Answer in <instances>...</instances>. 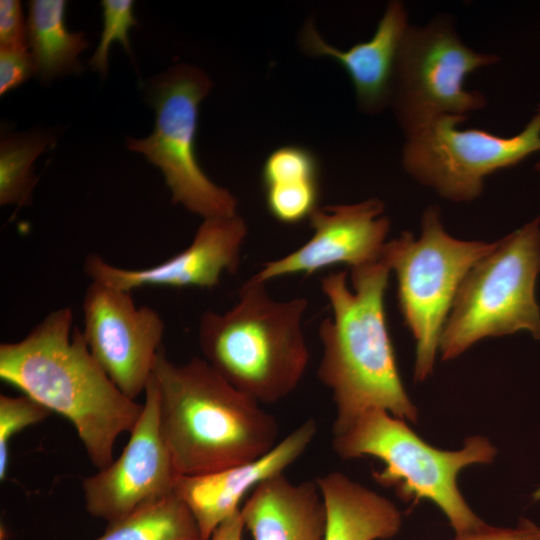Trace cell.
<instances>
[{"label": "cell", "mask_w": 540, "mask_h": 540, "mask_svg": "<svg viewBox=\"0 0 540 540\" xmlns=\"http://www.w3.org/2000/svg\"><path fill=\"white\" fill-rule=\"evenodd\" d=\"M454 540H540V526L528 519H521L516 527L487 525L479 531L458 535Z\"/></svg>", "instance_id": "4316f807"}, {"label": "cell", "mask_w": 540, "mask_h": 540, "mask_svg": "<svg viewBox=\"0 0 540 540\" xmlns=\"http://www.w3.org/2000/svg\"><path fill=\"white\" fill-rule=\"evenodd\" d=\"M498 60L465 45L447 14L410 25L397 55L389 104L405 135L439 117L482 109L486 98L467 90L466 78Z\"/></svg>", "instance_id": "9c48e42d"}, {"label": "cell", "mask_w": 540, "mask_h": 540, "mask_svg": "<svg viewBox=\"0 0 540 540\" xmlns=\"http://www.w3.org/2000/svg\"><path fill=\"white\" fill-rule=\"evenodd\" d=\"M409 26L405 5L391 1L368 41L341 50L327 43L314 23L308 21L300 43L307 54L338 62L351 79L358 107L365 113L376 114L390 104L395 63Z\"/></svg>", "instance_id": "2e32d148"}, {"label": "cell", "mask_w": 540, "mask_h": 540, "mask_svg": "<svg viewBox=\"0 0 540 540\" xmlns=\"http://www.w3.org/2000/svg\"><path fill=\"white\" fill-rule=\"evenodd\" d=\"M66 6L64 0H31L28 3L27 42L36 75L43 83L82 71L79 55L89 47V42L84 32H71L66 27Z\"/></svg>", "instance_id": "ffe728a7"}, {"label": "cell", "mask_w": 540, "mask_h": 540, "mask_svg": "<svg viewBox=\"0 0 540 540\" xmlns=\"http://www.w3.org/2000/svg\"><path fill=\"white\" fill-rule=\"evenodd\" d=\"M350 272L351 289L346 271L321 279L332 316L319 326L322 356L317 376L331 391L336 407L332 434L372 408L416 423L418 412L400 378L386 322L391 269L385 253Z\"/></svg>", "instance_id": "7a4b0ae2"}, {"label": "cell", "mask_w": 540, "mask_h": 540, "mask_svg": "<svg viewBox=\"0 0 540 540\" xmlns=\"http://www.w3.org/2000/svg\"><path fill=\"white\" fill-rule=\"evenodd\" d=\"M82 334L113 383L135 400L145 392L165 333L161 315L137 306L132 292L90 282L82 301Z\"/></svg>", "instance_id": "8fae6325"}, {"label": "cell", "mask_w": 540, "mask_h": 540, "mask_svg": "<svg viewBox=\"0 0 540 540\" xmlns=\"http://www.w3.org/2000/svg\"><path fill=\"white\" fill-rule=\"evenodd\" d=\"M247 233L246 222L238 214L206 218L187 248L154 266L123 268L91 253L83 269L92 282L131 292L142 287L213 289L224 273L238 271Z\"/></svg>", "instance_id": "4fadbf2b"}, {"label": "cell", "mask_w": 540, "mask_h": 540, "mask_svg": "<svg viewBox=\"0 0 540 540\" xmlns=\"http://www.w3.org/2000/svg\"><path fill=\"white\" fill-rule=\"evenodd\" d=\"M240 511L253 540H325L327 512L316 480L272 476L253 489Z\"/></svg>", "instance_id": "e0dca14e"}, {"label": "cell", "mask_w": 540, "mask_h": 540, "mask_svg": "<svg viewBox=\"0 0 540 540\" xmlns=\"http://www.w3.org/2000/svg\"><path fill=\"white\" fill-rule=\"evenodd\" d=\"M384 211V203L377 198L318 208L309 218L311 238L284 257L264 262L251 278L267 283L333 265L346 264L352 269L379 260L390 229Z\"/></svg>", "instance_id": "5bb4252c"}, {"label": "cell", "mask_w": 540, "mask_h": 540, "mask_svg": "<svg viewBox=\"0 0 540 540\" xmlns=\"http://www.w3.org/2000/svg\"><path fill=\"white\" fill-rule=\"evenodd\" d=\"M265 202L270 215L283 224L309 219L319 208V169L314 154L301 146H283L262 167Z\"/></svg>", "instance_id": "d6986e66"}, {"label": "cell", "mask_w": 540, "mask_h": 540, "mask_svg": "<svg viewBox=\"0 0 540 540\" xmlns=\"http://www.w3.org/2000/svg\"><path fill=\"white\" fill-rule=\"evenodd\" d=\"M536 168H537L538 170H540V161L538 162Z\"/></svg>", "instance_id": "f546056e"}, {"label": "cell", "mask_w": 540, "mask_h": 540, "mask_svg": "<svg viewBox=\"0 0 540 540\" xmlns=\"http://www.w3.org/2000/svg\"><path fill=\"white\" fill-rule=\"evenodd\" d=\"M212 82L192 65L176 64L147 85V100L155 111L152 133L130 138L127 147L158 167L172 201L203 219L237 215L238 200L215 184L197 160L195 140L199 105Z\"/></svg>", "instance_id": "ba28073f"}, {"label": "cell", "mask_w": 540, "mask_h": 540, "mask_svg": "<svg viewBox=\"0 0 540 540\" xmlns=\"http://www.w3.org/2000/svg\"><path fill=\"white\" fill-rule=\"evenodd\" d=\"M95 540H202L187 505L174 492L108 523Z\"/></svg>", "instance_id": "44dd1931"}, {"label": "cell", "mask_w": 540, "mask_h": 540, "mask_svg": "<svg viewBox=\"0 0 540 540\" xmlns=\"http://www.w3.org/2000/svg\"><path fill=\"white\" fill-rule=\"evenodd\" d=\"M141 415L117 459L82 480L87 512L108 523L174 492L178 478L159 420V395L153 377L144 392Z\"/></svg>", "instance_id": "7c38bea8"}, {"label": "cell", "mask_w": 540, "mask_h": 540, "mask_svg": "<svg viewBox=\"0 0 540 540\" xmlns=\"http://www.w3.org/2000/svg\"><path fill=\"white\" fill-rule=\"evenodd\" d=\"M494 246L495 242L454 238L434 206L424 211L418 238L405 231L387 241L384 253L396 276L399 308L416 343V381L432 374L440 337L460 285Z\"/></svg>", "instance_id": "52a82bcc"}, {"label": "cell", "mask_w": 540, "mask_h": 540, "mask_svg": "<svg viewBox=\"0 0 540 540\" xmlns=\"http://www.w3.org/2000/svg\"><path fill=\"white\" fill-rule=\"evenodd\" d=\"M36 74L28 45L0 47V95L19 87Z\"/></svg>", "instance_id": "d4e9b609"}, {"label": "cell", "mask_w": 540, "mask_h": 540, "mask_svg": "<svg viewBox=\"0 0 540 540\" xmlns=\"http://www.w3.org/2000/svg\"><path fill=\"white\" fill-rule=\"evenodd\" d=\"M28 45L27 21L18 0L0 1V47Z\"/></svg>", "instance_id": "484cf974"}, {"label": "cell", "mask_w": 540, "mask_h": 540, "mask_svg": "<svg viewBox=\"0 0 540 540\" xmlns=\"http://www.w3.org/2000/svg\"><path fill=\"white\" fill-rule=\"evenodd\" d=\"M318 432L314 419H307L264 455L217 472L180 476L174 493L193 514L202 540L239 510L242 499L266 479L284 473L308 449Z\"/></svg>", "instance_id": "9a60e30c"}, {"label": "cell", "mask_w": 540, "mask_h": 540, "mask_svg": "<svg viewBox=\"0 0 540 540\" xmlns=\"http://www.w3.org/2000/svg\"><path fill=\"white\" fill-rule=\"evenodd\" d=\"M535 496H536V498H538V499L540 498V489H539V491L536 493Z\"/></svg>", "instance_id": "f1b7e54d"}, {"label": "cell", "mask_w": 540, "mask_h": 540, "mask_svg": "<svg viewBox=\"0 0 540 540\" xmlns=\"http://www.w3.org/2000/svg\"><path fill=\"white\" fill-rule=\"evenodd\" d=\"M307 307L306 298L276 300L266 283L249 278L229 310L202 314L203 358L260 404L276 403L297 388L310 360L302 329Z\"/></svg>", "instance_id": "277c9868"}, {"label": "cell", "mask_w": 540, "mask_h": 540, "mask_svg": "<svg viewBox=\"0 0 540 540\" xmlns=\"http://www.w3.org/2000/svg\"><path fill=\"white\" fill-rule=\"evenodd\" d=\"M332 446L342 459L372 456L384 468L373 472L381 485L393 487L404 501L427 499L446 516L458 535L485 528L468 506L457 485L459 472L473 464L491 463L496 448L482 436L467 438L456 451L434 448L388 411L372 408L333 434Z\"/></svg>", "instance_id": "5b68a950"}, {"label": "cell", "mask_w": 540, "mask_h": 540, "mask_svg": "<svg viewBox=\"0 0 540 540\" xmlns=\"http://www.w3.org/2000/svg\"><path fill=\"white\" fill-rule=\"evenodd\" d=\"M52 412L29 396H0V480L7 476L10 440L23 429L45 420Z\"/></svg>", "instance_id": "cb8c5ba5"}, {"label": "cell", "mask_w": 540, "mask_h": 540, "mask_svg": "<svg viewBox=\"0 0 540 540\" xmlns=\"http://www.w3.org/2000/svg\"><path fill=\"white\" fill-rule=\"evenodd\" d=\"M0 378L74 426L91 464L114 460L143 404L126 396L92 356L70 307L48 313L21 340L0 345Z\"/></svg>", "instance_id": "6da1fadb"}, {"label": "cell", "mask_w": 540, "mask_h": 540, "mask_svg": "<svg viewBox=\"0 0 540 540\" xmlns=\"http://www.w3.org/2000/svg\"><path fill=\"white\" fill-rule=\"evenodd\" d=\"M153 377L161 433L180 476L213 473L252 461L278 443L276 418L204 358L177 364L162 348Z\"/></svg>", "instance_id": "3957f363"}, {"label": "cell", "mask_w": 540, "mask_h": 540, "mask_svg": "<svg viewBox=\"0 0 540 540\" xmlns=\"http://www.w3.org/2000/svg\"><path fill=\"white\" fill-rule=\"evenodd\" d=\"M316 482L327 512L325 540H384L399 532L401 513L386 497L337 471Z\"/></svg>", "instance_id": "ac0fdd59"}, {"label": "cell", "mask_w": 540, "mask_h": 540, "mask_svg": "<svg viewBox=\"0 0 540 540\" xmlns=\"http://www.w3.org/2000/svg\"><path fill=\"white\" fill-rule=\"evenodd\" d=\"M539 272L540 217L495 242L467 273L440 337L441 358L454 359L486 337L528 331L540 339Z\"/></svg>", "instance_id": "8992f818"}, {"label": "cell", "mask_w": 540, "mask_h": 540, "mask_svg": "<svg viewBox=\"0 0 540 540\" xmlns=\"http://www.w3.org/2000/svg\"><path fill=\"white\" fill-rule=\"evenodd\" d=\"M467 116L439 117L406 135V172L440 196L456 202L477 198L488 175L540 151V111L515 136L460 129Z\"/></svg>", "instance_id": "30bf717a"}, {"label": "cell", "mask_w": 540, "mask_h": 540, "mask_svg": "<svg viewBox=\"0 0 540 540\" xmlns=\"http://www.w3.org/2000/svg\"><path fill=\"white\" fill-rule=\"evenodd\" d=\"M244 529L245 524L239 509L215 529L209 540H242Z\"/></svg>", "instance_id": "83f0119b"}, {"label": "cell", "mask_w": 540, "mask_h": 540, "mask_svg": "<svg viewBox=\"0 0 540 540\" xmlns=\"http://www.w3.org/2000/svg\"><path fill=\"white\" fill-rule=\"evenodd\" d=\"M103 29L99 44L89 59L90 67L105 76L108 72L109 50L112 42L121 43L132 57L129 30L138 25L134 15V1L102 0Z\"/></svg>", "instance_id": "603a6c76"}, {"label": "cell", "mask_w": 540, "mask_h": 540, "mask_svg": "<svg viewBox=\"0 0 540 540\" xmlns=\"http://www.w3.org/2000/svg\"><path fill=\"white\" fill-rule=\"evenodd\" d=\"M44 132L2 133L0 142V205H28L38 177L33 173L36 158L51 145Z\"/></svg>", "instance_id": "7402d4cb"}]
</instances>
